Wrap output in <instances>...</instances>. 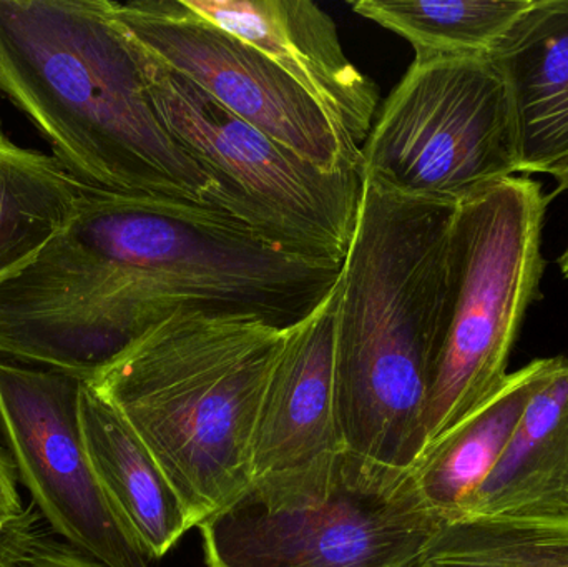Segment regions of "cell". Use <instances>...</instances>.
Segmentation results:
<instances>
[{"mask_svg":"<svg viewBox=\"0 0 568 567\" xmlns=\"http://www.w3.org/2000/svg\"><path fill=\"white\" fill-rule=\"evenodd\" d=\"M341 270L206 203L89 189L59 235L6 283L3 302L36 362L93 379L176 312L291 328L336 288Z\"/></svg>","mask_w":568,"mask_h":567,"instance_id":"cell-1","label":"cell"},{"mask_svg":"<svg viewBox=\"0 0 568 567\" xmlns=\"http://www.w3.org/2000/svg\"><path fill=\"white\" fill-rule=\"evenodd\" d=\"M454 203L361 176L337 283L334 399L343 448L410 469L449 323Z\"/></svg>","mask_w":568,"mask_h":567,"instance_id":"cell-2","label":"cell"},{"mask_svg":"<svg viewBox=\"0 0 568 567\" xmlns=\"http://www.w3.org/2000/svg\"><path fill=\"white\" fill-rule=\"evenodd\" d=\"M0 97L89 189L196 203L213 190L156 113L112 0H0Z\"/></svg>","mask_w":568,"mask_h":567,"instance_id":"cell-3","label":"cell"},{"mask_svg":"<svg viewBox=\"0 0 568 567\" xmlns=\"http://www.w3.org/2000/svg\"><path fill=\"white\" fill-rule=\"evenodd\" d=\"M287 330L176 312L90 382L152 453L193 529L253 485V439Z\"/></svg>","mask_w":568,"mask_h":567,"instance_id":"cell-4","label":"cell"},{"mask_svg":"<svg viewBox=\"0 0 568 567\" xmlns=\"http://www.w3.org/2000/svg\"><path fill=\"white\" fill-rule=\"evenodd\" d=\"M413 469L337 449L199 526L209 567H413L443 528Z\"/></svg>","mask_w":568,"mask_h":567,"instance_id":"cell-5","label":"cell"},{"mask_svg":"<svg viewBox=\"0 0 568 567\" xmlns=\"http://www.w3.org/2000/svg\"><path fill=\"white\" fill-rule=\"evenodd\" d=\"M546 210L540 183L517 175L457 203L449 323L419 459L509 375L510 353L544 275Z\"/></svg>","mask_w":568,"mask_h":567,"instance_id":"cell-6","label":"cell"},{"mask_svg":"<svg viewBox=\"0 0 568 567\" xmlns=\"http://www.w3.org/2000/svg\"><path fill=\"white\" fill-rule=\"evenodd\" d=\"M136 45L163 125L213 182L206 205L291 252L344 262L361 173L317 169Z\"/></svg>","mask_w":568,"mask_h":567,"instance_id":"cell-7","label":"cell"},{"mask_svg":"<svg viewBox=\"0 0 568 567\" xmlns=\"http://www.w3.org/2000/svg\"><path fill=\"white\" fill-rule=\"evenodd\" d=\"M361 176L457 203L520 173L513 97L490 57L414 59L361 146Z\"/></svg>","mask_w":568,"mask_h":567,"instance_id":"cell-8","label":"cell"},{"mask_svg":"<svg viewBox=\"0 0 568 567\" xmlns=\"http://www.w3.org/2000/svg\"><path fill=\"white\" fill-rule=\"evenodd\" d=\"M115 9L146 53L230 112L324 172H359V146L255 47L202 19L183 0H132L115 2Z\"/></svg>","mask_w":568,"mask_h":567,"instance_id":"cell-9","label":"cell"},{"mask_svg":"<svg viewBox=\"0 0 568 567\" xmlns=\"http://www.w3.org/2000/svg\"><path fill=\"white\" fill-rule=\"evenodd\" d=\"M83 379L0 363V438L53 531L105 567H152L113 512L80 428Z\"/></svg>","mask_w":568,"mask_h":567,"instance_id":"cell-10","label":"cell"},{"mask_svg":"<svg viewBox=\"0 0 568 567\" xmlns=\"http://www.w3.org/2000/svg\"><path fill=\"white\" fill-rule=\"evenodd\" d=\"M213 26L268 57L363 146L379 89L344 52L334 20L310 0H183Z\"/></svg>","mask_w":568,"mask_h":567,"instance_id":"cell-11","label":"cell"},{"mask_svg":"<svg viewBox=\"0 0 568 567\" xmlns=\"http://www.w3.org/2000/svg\"><path fill=\"white\" fill-rule=\"evenodd\" d=\"M336 296L337 285L313 313L287 330L253 439V482L343 449L334 399Z\"/></svg>","mask_w":568,"mask_h":567,"instance_id":"cell-12","label":"cell"},{"mask_svg":"<svg viewBox=\"0 0 568 567\" xmlns=\"http://www.w3.org/2000/svg\"><path fill=\"white\" fill-rule=\"evenodd\" d=\"M509 87L520 173H549L568 159V0H534L490 55Z\"/></svg>","mask_w":568,"mask_h":567,"instance_id":"cell-13","label":"cell"},{"mask_svg":"<svg viewBox=\"0 0 568 567\" xmlns=\"http://www.w3.org/2000/svg\"><path fill=\"white\" fill-rule=\"evenodd\" d=\"M80 428L113 512L150 561L165 558L192 531L189 515L142 439L87 382L80 393Z\"/></svg>","mask_w":568,"mask_h":567,"instance_id":"cell-14","label":"cell"},{"mask_svg":"<svg viewBox=\"0 0 568 567\" xmlns=\"http://www.w3.org/2000/svg\"><path fill=\"white\" fill-rule=\"evenodd\" d=\"M568 519V358L557 366L526 413L463 519ZM459 519V522H463Z\"/></svg>","mask_w":568,"mask_h":567,"instance_id":"cell-15","label":"cell"},{"mask_svg":"<svg viewBox=\"0 0 568 567\" xmlns=\"http://www.w3.org/2000/svg\"><path fill=\"white\" fill-rule=\"evenodd\" d=\"M562 362L539 358L503 385L414 466L417 485L444 525L459 522L513 439L527 405Z\"/></svg>","mask_w":568,"mask_h":567,"instance_id":"cell-16","label":"cell"},{"mask_svg":"<svg viewBox=\"0 0 568 567\" xmlns=\"http://www.w3.org/2000/svg\"><path fill=\"white\" fill-rule=\"evenodd\" d=\"M87 192L55 156L13 142L0 117V285L59 235Z\"/></svg>","mask_w":568,"mask_h":567,"instance_id":"cell-17","label":"cell"},{"mask_svg":"<svg viewBox=\"0 0 568 567\" xmlns=\"http://www.w3.org/2000/svg\"><path fill=\"white\" fill-rule=\"evenodd\" d=\"M534 0H357L353 10L397 33L416 59L490 57Z\"/></svg>","mask_w":568,"mask_h":567,"instance_id":"cell-18","label":"cell"},{"mask_svg":"<svg viewBox=\"0 0 568 567\" xmlns=\"http://www.w3.org/2000/svg\"><path fill=\"white\" fill-rule=\"evenodd\" d=\"M419 567H568V519H463L439 529Z\"/></svg>","mask_w":568,"mask_h":567,"instance_id":"cell-19","label":"cell"},{"mask_svg":"<svg viewBox=\"0 0 568 567\" xmlns=\"http://www.w3.org/2000/svg\"><path fill=\"white\" fill-rule=\"evenodd\" d=\"M39 516L30 508L0 513V567H16L40 538Z\"/></svg>","mask_w":568,"mask_h":567,"instance_id":"cell-20","label":"cell"},{"mask_svg":"<svg viewBox=\"0 0 568 567\" xmlns=\"http://www.w3.org/2000/svg\"><path fill=\"white\" fill-rule=\"evenodd\" d=\"M16 567H105L65 541L40 535L29 555Z\"/></svg>","mask_w":568,"mask_h":567,"instance_id":"cell-21","label":"cell"},{"mask_svg":"<svg viewBox=\"0 0 568 567\" xmlns=\"http://www.w3.org/2000/svg\"><path fill=\"white\" fill-rule=\"evenodd\" d=\"M16 469L10 462L9 453L0 446V513H22L26 506L17 489Z\"/></svg>","mask_w":568,"mask_h":567,"instance_id":"cell-22","label":"cell"},{"mask_svg":"<svg viewBox=\"0 0 568 567\" xmlns=\"http://www.w3.org/2000/svg\"><path fill=\"white\" fill-rule=\"evenodd\" d=\"M547 175H550L556 180V193L568 192V159L566 162L557 165L556 169L550 170Z\"/></svg>","mask_w":568,"mask_h":567,"instance_id":"cell-23","label":"cell"},{"mask_svg":"<svg viewBox=\"0 0 568 567\" xmlns=\"http://www.w3.org/2000/svg\"><path fill=\"white\" fill-rule=\"evenodd\" d=\"M559 266L560 272H562L564 276H567L568 279V246L566 249V252L562 253V256H560Z\"/></svg>","mask_w":568,"mask_h":567,"instance_id":"cell-24","label":"cell"},{"mask_svg":"<svg viewBox=\"0 0 568 567\" xmlns=\"http://www.w3.org/2000/svg\"><path fill=\"white\" fill-rule=\"evenodd\" d=\"M413 567H419V566L416 565V566H413Z\"/></svg>","mask_w":568,"mask_h":567,"instance_id":"cell-25","label":"cell"}]
</instances>
